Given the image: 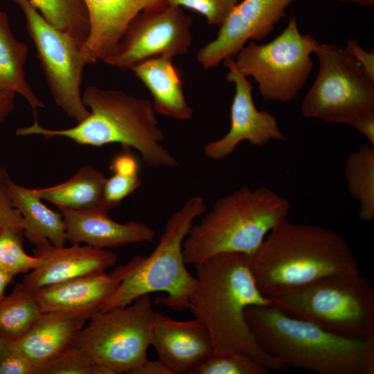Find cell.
Instances as JSON below:
<instances>
[{"instance_id":"obj_20","label":"cell","mask_w":374,"mask_h":374,"mask_svg":"<svg viewBox=\"0 0 374 374\" xmlns=\"http://www.w3.org/2000/svg\"><path fill=\"white\" fill-rule=\"evenodd\" d=\"M87 321L64 312H42L12 346L26 357L37 369L71 346Z\"/></svg>"},{"instance_id":"obj_15","label":"cell","mask_w":374,"mask_h":374,"mask_svg":"<svg viewBox=\"0 0 374 374\" xmlns=\"http://www.w3.org/2000/svg\"><path fill=\"white\" fill-rule=\"evenodd\" d=\"M143 258L135 256L109 273L91 274L36 289L34 296L42 312H60L88 320Z\"/></svg>"},{"instance_id":"obj_38","label":"cell","mask_w":374,"mask_h":374,"mask_svg":"<svg viewBox=\"0 0 374 374\" xmlns=\"http://www.w3.org/2000/svg\"><path fill=\"white\" fill-rule=\"evenodd\" d=\"M130 374H172L170 370L158 359L150 360L148 358Z\"/></svg>"},{"instance_id":"obj_5","label":"cell","mask_w":374,"mask_h":374,"mask_svg":"<svg viewBox=\"0 0 374 374\" xmlns=\"http://www.w3.org/2000/svg\"><path fill=\"white\" fill-rule=\"evenodd\" d=\"M290 207L286 198L267 187L243 186L218 199L185 238V263L195 265L222 253L252 255L271 229L287 218Z\"/></svg>"},{"instance_id":"obj_9","label":"cell","mask_w":374,"mask_h":374,"mask_svg":"<svg viewBox=\"0 0 374 374\" xmlns=\"http://www.w3.org/2000/svg\"><path fill=\"white\" fill-rule=\"evenodd\" d=\"M319 43L310 34L300 33L292 15L287 26L266 44L248 42L234 60L238 71L252 77L265 100L287 103L294 99L309 78L314 53Z\"/></svg>"},{"instance_id":"obj_32","label":"cell","mask_w":374,"mask_h":374,"mask_svg":"<svg viewBox=\"0 0 374 374\" xmlns=\"http://www.w3.org/2000/svg\"><path fill=\"white\" fill-rule=\"evenodd\" d=\"M142 184L139 175L124 176L113 174L106 178L104 186V200L110 210L119 206L121 202Z\"/></svg>"},{"instance_id":"obj_7","label":"cell","mask_w":374,"mask_h":374,"mask_svg":"<svg viewBox=\"0 0 374 374\" xmlns=\"http://www.w3.org/2000/svg\"><path fill=\"white\" fill-rule=\"evenodd\" d=\"M271 306L350 339H374V287L360 271L269 297Z\"/></svg>"},{"instance_id":"obj_29","label":"cell","mask_w":374,"mask_h":374,"mask_svg":"<svg viewBox=\"0 0 374 374\" xmlns=\"http://www.w3.org/2000/svg\"><path fill=\"white\" fill-rule=\"evenodd\" d=\"M35 374H113L107 367L94 362L82 348L72 344L38 366Z\"/></svg>"},{"instance_id":"obj_25","label":"cell","mask_w":374,"mask_h":374,"mask_svg":"<svg viewBox=\"0 0 374 374\" xmlns=\"http://www.w3.org/2000/svg\"><path fill=\"white\" fill-rule=\"evenodd\" d=\"M344 174L348 192L359 203V220L371 221L374 217V146L364 143L349 154Z\"/></svg>"},{"instance_id":"obj_27","label":"cell","mask_w":374,"mask_h":374,"mask_svg":"<svg viewBox=\"0 0 374 374\" xmlns=\"http://www.w3.org/2000/svg\"><path fill=\"white\" fill-rule=\"evenodd\" d=\"M55 28L81 44L89 32V20L84 0H28Z\"/></svg>"},{"instance_id":"obj_24","label":"cell","mask_w":374,"mask_h":374,"mask_svg":"<svg viewBox=\"0 0 374 374\" xmlns=\"http://www.w3.org/2000/svg\"><path fill=\"white\" fill-rule=\"evenodd\" d=\"M105 180L106 177L98 169L84 165L64 182L33 190L42 199L52 203L58 208L88 210L107 207L104 200Z\"/></svg>"},{"instance_id":"obj_19","label":"cell","mask_w":374,"mask_h":374,"mask_svg":"<svg viewBox=\"0 0 374 374\" xmlns=\"http://www.w3.org/2000/svg\"><path fill=\"white\" fill-rule=\"evenodd\" d=\"M159 0H84L89 32L82 45L87 65L105 62L114 53L131 21Z\"/></svg>"},{"instance_id":"obj_41","label":"cell","mask_w":374,"mask_h":374,"mask_svg":"<svg viewBox=\"0 0 374 374\" xmlns=\"http://www.w3.org/2000/svg\"><path fill=\"white\" fill-rule=\"evenodd\" d=\"M12 347V343L0 337V357Z\"/></svg>"},{"instance_id":"obj_21","label":"cell","mask_w":374,"mask_h":374,"mask_svg":"<svg viewBox=\"0 0 374 374\" xmlns=\"http://www.w3.org/2000/svg\"><path fill=\"white\" fill-rule=\"evenodd\" d=\"M131 71L152 97L157 114L178 120H188L193 114L188 104L180 75L172 60L158 57L145 60Z\"/></svg>"},{"instance_id":"obj_35","label":"cell","mask_w":374,"mask_h":374,"mask_svg":"<svg viewBox=\"0 0 374 374\" xmlns=\"http://www.w3.org/2000/svg\"><path fill=\"white\" fill-rule=\"evenodd\" d=\"M345 50L359 64L366 75L374 82V52L365 51L355 39H348Z\"/></svg>"},{"instance_id":"obj_39","label":"cell","mask_w":374,"mask_h":374,"mask_svg":"<svg viewBox=\"0 0 374 374\" xmlns=\"http://www.w3.org/2000/svg\"><path fill=\"white\" fill-rule=\"evenodd\" d=\"M15 96L12 91H0V124L14 109Z\"/></svg>"},{"instance_id":"obj_17","label":"cell","mask_w":374,"mask_h":374,"mask_svg":"<svg viewBox=\"0 0 374 374\" xmlns=\"http://www.w3.org/2000/svg\"><path fill=\"white\" fill-rule=\"evenodd\" d=\"M33 255L40 259L37 267L29 271L21 283L30 290L59 283L80 276L106 271L118 260L109 249L71 244L70 247L51 243L37 246Z\"/></svg>"},{"instance_id":"obj_37","label":"cell","mask_w":374,"mask_h":374,"mask_svg":"<svg viewBox=\"0 0 374 374\" xmlns=\"http://www.w3.org/2000/svg\"><path fill=\"white\" fill-rule=\"evenodd\" d=\"M351 126L361 132L367 139L368 143L374 146V110L359 116Z\"/></svg>"},{"instance_id":"obj_16","label":"cell","mask_w":374,"mask_h":374,"mask_svg":"<svg viewBox=\"0 0 374 374\" xmlns=\"http://www.w3.org/2000/svg\"><path fill=\"white\" fill-rule=\"evenodd\" d=\"M151 346L172 374H195L213 353L209 334L198 319L177 321L158 312L152 323Z\"/></svg>"},{"instance_id":"obj_13","label":"cell","mask_w":374,"mask_h":374,"mask_svg":"<svg viewBox=\"0 0 374 374\" xmlns=\"http://www.w3.org/2000/svg\"><path fill=\"white\" fill-rule=\"evenodd\" d=\"M295 0H242L238 2L220 26L216 37L203 46L196 59L204 69L235 56L249 41L267 37L286 15Z\"/></svg>"},{"instance_id":"obj_6","label":"cell","mask_w":374,"mask_h":374,"mask_svg":"<svg viewBox=\"0 0 374 374\" xmlns=\"http://www.w3.org/2000/svg\"><path fill=\"white\" fill-rule=\"evenodd\" d=\"M204 199L192 196L166 220L163 231L151 254L120 283L99 311L126 306L145 294L162 292L156 301L175 311L188 309L196 279L187 270L183 242L193 222L205 213Z\"/></svg>"},{"instance_id":"obj_34","label":"cell","mask_w":374,"mask_h":374,"mask_svg":"<svg viewBox=\"0 0 374 374\" xmlns=\"http://www.w3.org/2000/svg\"><path fill=\"white\" fill-rule=\"evenodd\" d=\"M35 371L36 366L12 346L0 357V374H35Z\"/></svg>"},{"instance_id":"obj_11","label":"cell","mask_w":374,"mask_h":374,"mask_svg":"<svg viewBox=\"0 0 374 374\" xmlns=\"http://www.w3.org/2000/svg\"><path fill=\"white\" fill-rule=\"evenodd\" d=\"M21 10L55 103L78 123L89 110L82 99V44L51 25L28 0H12Z\"/></svg>"},{"instance_id":"obj_3","label":"cell","mask_w":374,"mask_h":374,"mask_svg":"<svg viewBox=\"0 0 374 374\" xmlns=\"http://www.w3.org/2000/svg\"><path fill=\"white\" fill-rule=\"evenodd\" d=\"M82 99L89 116L73 127L48 129L37 120L19 127V136H42L45 139L64 137L75 143L100 147L118 143L133 148L150 167L176 168L179 162L163 145L165 135L159 127L152 103L121 90L87 86Z\"/></svg>"},{"instance_id":"obj_14","label":"cell","mask_w":374,"mask_h":374,"mask_svg":"<svg viewBox=\"0 0 374 374\" xmlns=\"http://www.w3.org/2000/svg\"><path fill=\"white\" fill-rule=\"evenodd\" d=\"M223 63L229 69L226 81L235 85L230 128L224 136L204 145V155L213 160H222L231 154L244 141L261 147L271 140H285L275 116L267 111L258 110L255 106L252 98L253 85L247 77L238 71L234 59L226 58Z\"/></svg>"},{"instance_id":"obj_30","label":"cell","mask_w":374,"mask_h":374,"mask_svg":"<svg viewBox=\"0 0 374 374\" xmlns=\"http://www.w3.org/2000/svg\"><path fill=\"white\" fill-rule=\"evenodd\" d=\"M269 369L246 353H213L195 374H267Z\"/></svg>"},{"instance_id":"obj_4","label":"cell","mask_w":374,"mask_h":374,"mask_svg":"<svg viewBox=\"0 0 374 374\" xmlns=\"http://www.w3.org/2000/svg\"><path fill=\"white\" fill-rule=\"evenodd\" d=\"M245 317L262 348L285 366L319 374L374 373V339L341 337L271 305L249 306Z\"/></svg>"},{"instance_id":"obj_23","label":"cell","mask_w":374,"mask_h":374,"mask_svg":"<svg viewBox=\"0 0 374 374\" xmlns=\"http://www.w3.org/2000/svg\"><path fill=\"white\" fill-rule=\"evenodd\" d=\"M28 53V46L15 37L8 14L0 10V91H9L20 95L35 114L45 105L26 78Z\"/></svg>"},{"instance_id":"obj_28","label":"cell","mask_w":374,"mask_h":374,"mask_svg":"<svg viewBox=\"0 0 374 374\" xmlns=\"http://www.w3.org/2000/svg\"><path fill=\"white\" fill-rule=\"evenodd\" d=\"M24 231L14 227L0 228V271L15 277L28 273L40 263V259L25 252Z\"/></svg>"},{"instance_id":"obj_2","label":"cell","mask_w":374,"mask_h":374,"mask_svg":"<svg viewBox=\"0 0 374 374\" xmlns=\"http://www.w3.org/2000/svg\"><path fill=\"white\" fill-rule=\"evenodd\" d=\"M248 262L258 288L268 298L324 278L359 272L351 248L337 233L287 218L266 235Z\"/></svg>"},{"instance_id":"obj_1","label":"cell","mask_w":374,"mask_h":374,"mask_svg":"<svg viewBox=\"0 0 374 374\" xmlns=\"http://www.w3.org/2000/svg\"><path fill=\"white\" fill-rule=\"evenodd\" d=\"M195 286L188 309L206 328L214 354H247L269 370L285 365L266 353L252 334L245 317L251 305H271L256 283L248 256L222 253L195 265Z\"/></svg>"},{"instance_id":"obj_42","label":"cell","mask_w":374,"mask_h":374,"mask_svg":"<svg viewBox=\"0 0 374 374\" xmlns=\"http://www.w3.org/2000/svg\"><path fill=\"white\" fill-rule=\"evenodd\" d=\"M342 2L357 3L361 6H373L374 0H341Z\"/></svg>"},{"instance_id":"obj_8","label":"cell","mask_w":374,"mask_h":374,"mask_svg":"<svg viewBox=\"0 0 374 374\" xmlns=\"http://www.w3.org/2000/svg\"><path fill=\"white\" fill-rule=\"evenodd\" d=\"M155 312L150 294L126 306L98 311L87 320L73 344L114 374H130L148 358Z\"/></svg>"},{"instance_id":"obj_40","label":"cell","mask_w":374,"mask_h":374,"mask_svg":"<svg viewBox=\"0 0 374 374\" xmlns=\"http://www.w3.org/2000/svg\"><path fill=\"white\" fill-rule=\"evenodd\" d=\"M13 278L12 276L0 271V300L5 296L6 288Z\"/></svg>"},{"instance_id":"obj_12","label":"cell","mask_w":374,"mask_h":374,"mask_svg":"<svg viewBox=\"0 0 374 374\" xmlns=\"http://www.w3.org/2000/svg\"><path fill=\"white\" fill-rule=\"evenodd\" d=\"M193 19L181 8L159 0L139 12L129 24L114 53L105 63L130 70L154 57L188 53L192 44Z\"/></svg>"},{"instance_id":"obj_18","label":"cell","mask_w":374,"mask_h":374,"mask_svg":"<svg viewBox=\"0 0 374 374\" xmlns=\"http://www.w3.org/2000/svg\"><path fill=\"white\" fill-rule=\"evenodd\" d=\"M66 226V240L109 249L130 244L151 242L155 231L150 226L134 221L119 223L109 217L107 207L88 210L59 208Z\"/></svg>"},{"instance_id":"obj_36","label":"cell","mask_w":374,"mask_h":374,"mask_svg":"<svg viewBox=\"0 0 374 374\" xmlns=\"http://www.w3.org/2000/svg\"><path fill=\"white\" fill-rule=\"evenodd\" d=\"M109 168L114 174L132 176L139 175V164L137 159L130 152V149L125 150L112 159Z\"/></svg>"},{"instance_id":"obj_26","label":"cell","mask_w":374,"mask_h":374,"mask_svg":"<svg viewBox=\"0 0 374 374\" xmlns=\"http://www.w3.org/2000/svg\"><path fill=\"white\" fill-rule=\"evenodd\" d=\"M32 290L22 283L0 300V337L14 343L30 328L42 314Z\"/></svg>"},{"instance_id":"obj_22","label":"cell","mask_w":374,"mask_h":374,"mask_svg":"<svg viewBox=\"0 0 374 374\" xmlns=\"http://www.w3.org/2000/svg\"><path fill=\"white\" fill-rule=\"evenodd\" d=\"M10 197L14 206L19 211L24 222V235L36 247L47 243L64 246L66 226L61 213L44 205L33 188L9 181Z\"/></svg>"},{"instance_id":"obj_33","label":"cell","mask_w":374,"mask_h":374,"mask_svg":"<svg viewBox=\"0 0 374 374\" xmlns=\"http://www.w3.org/2000/svg\"><path fill=\"white\" fill-rule=\"evenodd\" d=\"M10 180L6 169L0 163V228L14 227L24 231L23 218L14 206L10 197Z\"/></svg>"},{"instance_id":"obj_31","label":"cell","mask_w":374,"mask_h":374,"mask_svg":"<svg viewBox=\"0 0 374 374\" xmlns=\"http://www.w3.org/2000/svg\"><path fill=\"white\" fill-rule=\"evenodd\" d=\"M169 3L186 8L204 16L208 24L220 26L238 0H166Z\"/></svg>"},{"instance_id":"obj_10","label":"cell","mask_w":374,"mask_h":374,"mask_svg":"<svg viewBox=\"0 0 374 374\" xmlns=\"http://www.w3.org/2000/svg\"><path fill=\"white\" fill-rule=\"evenodd\" d=\"M314 53L319 71L302 100L303 117L351 125L374 110V82L345 48L319 44Z\"/></svg>"}]
</instances>
